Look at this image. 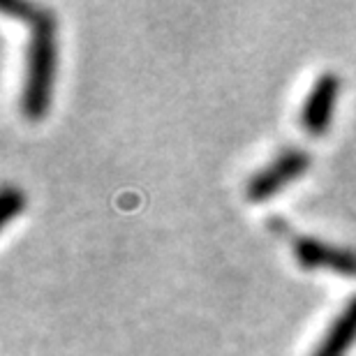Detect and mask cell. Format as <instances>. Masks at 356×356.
Returning a JSON list of instances; mask_svg holds the SVG:
<instances>
[{"mask_svg":"<svg viewBox=\"0 0 356 356\" xmlns=\"http://www.w3.org/2000/svg\"><path fill=\"white\" fill-rule=\"evenodd\" d=\"M26 209V197L24 192L14 185H5L0 192V225H10L14 218L21 216Z\"/></svg>","mask_w":356,"mask_h":356,"instance_id":"6","label":"cell"},{"mask_svg":"<svg viewBox=\"0 0 356 356\" xmlns=\"http://www.w3.org/2000/svg\"><path fill=\"white\" fill-rule=\"evenodd\" d=\"M310 167V155L301 148H287L280 155H275L264 169H259L250 181H248L245 195L250 202H266L282 192L289 183L301 178Z\"/></svg>","mask_w":356,"mask_h":356,"instance_id":"2","label":"cell"},{"mask_svg":"<svg viewBox=\"0 0 356 356\" xmlns=\"http://www.w3.org/2000/svg\"><path fill=\"white\" fill-rule=\"evenodd\" d=\"M31 38L26 47V76L21 88V111L28 120H42L51 104L56 67H58V40L56 19L51 12L42 10L28 24Z\"/></svg>","mask_w":356,"mask_h":356,"instance_id":"1","label":"cell"},{"mask_svg":"<svg viewBox=\"0 0 356 356\" xmlns=\"http://www.w3.org/2000/svg\"><path fill=\"white\" fill-rule=\"evenodd\" d=\"M340 95V76L336 72H324L312 83L301 106V125L310 137H322L329 130L333 111Z\"/></svg>","mask_w":356,"mask_h":356,"instance_id":"3","label":"cell"},{"mask_svg":"<svg viewBox=\"0 0 356 356\" xmlns=\"http://www.w3.org/2000/svg\"><path fill=\"white\" fill-rule=\"evenodd\" d=\"M356 343V296L333 319L310 356H347Z\"/></svg>","mask_w":356,"mask_h":356,"instance_id":"5","label":"cell"},{"mask_svg":"<svg viewBox=\"0 0 356 356\" xmlns=\"http://www.w3.org/2000/svg\"><path fill=\"white\" fill-rule=\"evenodd\" d=\"M294 257L303 268H326L338 275L356 277V250L343 245H331L319 238H294Z\"/></svg>","mask_w":356,"mask_h":356,"instance_id":"4","label":"cell"}]
</instances>
